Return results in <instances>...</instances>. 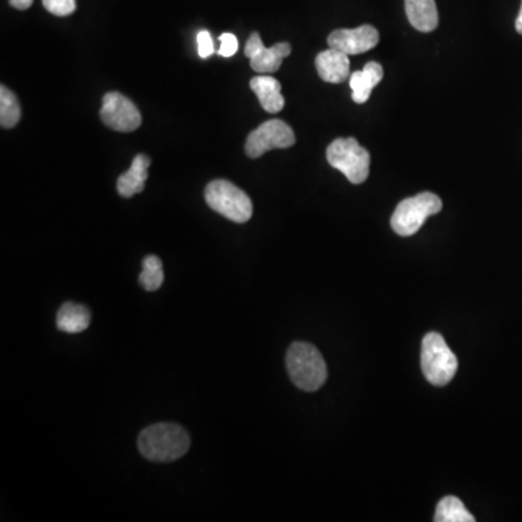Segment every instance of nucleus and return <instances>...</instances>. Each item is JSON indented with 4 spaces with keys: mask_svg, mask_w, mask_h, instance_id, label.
<instances>
[{
    "mask_svg": "<svg viewBox=\"0 0 522 522\" xmlns=\"http://www.w3.org/2000/svg\"><path fill=\"white\" fill-rule=\"evenodd\" d=\"M383 67L370 61L365 65V69L357 70L349 76V88L353 90V101L356 104H363L369 101L372 90L382 81Z\"/></svg>",
    "mask_w": 522,
    "mask_h": 522,
    "instance_id": "nucleus-12",
    "label": "nucleus"
},
{
    "mask_svg": "<svg viewBox=\"0 0 522 522\" xmlns=\"http://www.w3.org/2000/svg\"><path fill=\"white\" fill-rule=\"evenodd\" d=\"M219 41H221V47L217 51L219 56L233 57L238 51V40L234 34H222Z\"/></svg>",
    "mask_w": 522,
    "mask_h": 522,
    "instance_id": "nucleus-21",
    "label": "nucleus"
},
{
    "mask_svg": "<svg viewBox=\"0 0 522 522\" xmlns=\"http://www.w3.org/2000/svg\"><path fill=\"white\" fill-rule=\"evenodd\" d=\"M197 51H199L201 58H208L215 52L212 36L208 31H201L197 34Z\"/></svg>",
    "mask_w": 522,
    "mask_h": 522,
    "instance_id": "nucleus-22",
    "label": "nucleus"
},
{
    "mask_svg": "<svg viewBox=\"0 0 522 522\" xmlns=\"http://www.w3.org/2000/svg\"><path fill=\"white\" fill-rule=\"evenodd\" d=\"M435 522H474L473 515L466 510L460 499L446 496L440 501L435 510Z\"/></svg>",
    "mask_w": 522,
    "mask_h": 522,
    "instance_id": "nucleus-17",
    "label": "nucleus"
},
{
    "mask_svg": "<svg viewBox=\"0 0 522 522\" xmlns=\"http://www.w3.org/2000/svg\"><path fill=\"white\" fill-rule=\"evenodd\" d=\"M11 6L19 11H25V9L31 8L34 4V0H9Z\"/></svg>",
    "mask_w": 522,
    "mask_h": 522,
    "instance_id": "nucleus-23",
    "label": "nucleus"
},
{
    "mask_svg": "<svg viewBox=\"0 0 522 522\" xmlns=\"http://www.w3.org/2000/svg\"><path fill=\"white\" fill-rule=\"evenodd\" d=\"M290 51L292 47L289 42H279L270 49H265L258 33H253L245 44L244 54L249 58L251 69L265 74L278 72L286 57L290 56Z\"/></svg>",
    "mask_w": 522,
    "mask_h": 522,
    "instance_id": "nucleus-9",
    "label": "nucleus"
},
{
    "mask_svg": "<svg viewBox=\"0 0 522 522\" xmlns=\"http://www.w3.org/2000/svg\"><path fill=\"white\" fill-rule=\"evenodd\" d=\"M317 72L326 83H342L349 77V54L340 50L330 49L319 52L315 60Z\"/></svg>",
    "mask_w": 522,
    "mask_h": 522,
    "instance_id": "nucleus-11",
    "label": "nucleus"
},
{
    "mask_svg": "<svg viewBox=\"0 0 522 522\" xmlns=\"http://www.w3.org/2000/svg\"><path fill=\"white\" fill-rule=\"evenodd\" d=\"M442 209V202L437 195L422 192L417 196L408 197L395 209L390 226L401 237H411L417 234L431 215H437Z\"/></svg>",
    "mask_w": 522,
    "mask_h": 522,
    "instance_id": "nucleus-5",
    "label": "nucleus"
},
{
    "mask_svg": "<svg viewBox=\"0 0 522 522\" xmlns=\"http://www.w3.org/2000/svg\"><path fill=\"white\" fill-rule=\"evenodd\" d=\"M205 199L209 208L229 221L244 224L253 217V202L244 190L228 180H213L206 186Z\"/></svg>",
    "mask_w": 522,
    "mask_h": 522,
    "instance_id": "nucleus-4",
    "label": "nucleus"
},
{
    "mask_svg": "<svg viewBox=\"0 0 522 522\" xmlns=\"http://www.w3.org/2000/svg\"><path fill=\"white\" fill-rule=\"evenodd\" d=\"M249 88L256 93L261 108L265 109V112L278 113L285 108V97L281 95L280 83L274 77L265 74L254 77L249 81Z\"/></svg>",
    "mask_w": 522,
    "mask_h": 522,
    "instance_id": "nucleus-13",
    "label": "nucleus"
},
{
    "mask_svg": "<svg viewBox=\"0 0 522 522\" xmlns=\"http://www.w3.org/2000/svg\"><path fill=\"white\" fill-rule=\"evenodd\" d=\"M90 326V312L88 308L74 302H67L57 313V328L63 333L79 334Z\"/></svg>",
    "mask_w": 522,
    "mask_h": 522,
    "instance_id": "nucleus-16",
    "label": "nucleus"
},
{
    "mask_svg": "<svg viewBox=\"0 0 522 522\" xmlns=\"http://www.w3.org/2000/svg\"><path fill=\"white\" fill-rule=\"evenodd\" d=\"M20 119V106L17 96L6 86L0 88V125L2 128H13Z\"/></svg>",
    "mask_w": 522,
    "mask_h": 522,
    "instance_id": "nucleus-19",
    "label": "nucleus"
},
{
    "mask_svg": "<svg viewBox=\"0 0 522 522\" xmlns=\"http://www.w3.org/2000/svg\"><path fill=\"white\" fill-rule=\"evenodd\" d=\"M165 281L163 263L157 256H147L142 261V272L140 274V285L147 292L158 290Z\"/></svg>",
    "mask_w": 522,
    "mask_h": 522,
    "instance_id": "nucleus-18",
    "label": "nucleus"
},
{
    "mask_svg": "<svg viewBox=\"0 0 522 522\" xmlns=\"http://www.w3.org/2000/svg\"><path fill=\"white\" fill-rule=\"evenodd\" d=\"M44 8L56 17H69L76 12V0H42Z\"/></svg>",
    "mask_w": 522,
    "mask_h": 522,
    "instance_id": "nucleus-20",
    "label": "nucleus"
},
{
    "mask_svg": "<svg viewBox=\"0 0 522 522\" xmlns=\"http://www.w3.org/2000/svg\"><path fill=\"white\" fill-rule=\"evenodd\" d=\"M326 160L353 185H362L370 172V154L356 138H337L326 149Z\"/></svg>",
    "mask_w": 522,
    "mask_h": 522,
    "instance_id": "nucleus-6",
    "label": "nucleus"
},
{
    "mask_svg": "<svg viewBox=\"0 0 522 522\" xmlns=\"http://www.w3.org/2000/svg\"><path fill=\"white\" fill-rule=\"evenodd\" d=\"M286 367L295 386L315 392L326 383L328 370L317 347L310 342H294L286 354Z\"/></svg>",
    "mask_w": 522,
    "mask_h": 522,
    "instance_id": "nucleus-2",
    "label": "nucleus"
},
{
    "mask_svg": "<svg viewBox=\"0 0 522 522\" xmlns=\"http://www.w3.org/2000/svg\"><path fill=\"white\" fill-rule=\"evenodd\" d=\"M150 165H151V160L145 154H138L134 158L131 169L118 179V193L122 197H133L134 195L144 190L145 181L149 177Z\"/></svg>",
    "mask_w": 522,
    "mask_h": 522,
    "instance_id": "nucleus-14",
    "label": "nucleus"
},
{
    "mask_svg": "<svg viewBox=\"0 0 522 522\" xmlns=\"http://www.w3.org/2000/svg\"><path fill=\"white\" fill-rule=\"evenodd\" d=\"M421 367L426 380L434 386L449 385L457 373V357L441 334H426L422 340Z\"/></svg>",
    "mask_w": 522,
    "mask_h": 522,
    "instance_id": "nucleus-3",
    "label": "nucleus"
},
{
    "mask_svg": "<svg viewBox=\"0 0 522 522\" xmlns=\"http://www.w3.org/2000/svg\"><path fill=\"white\" fill-rule=\"evenodd\" d=\"M515 29H517V33L521 34L522 35V4H521V11H519L518 18L515 20Z\"/></svg>",
    "mask_w": 522,
    "mask_h": 522,
    "instance_id": "nucleus-24",
    "label": "nucleus"
},
{
    "mask_svg": "<svg viewBox=\"0 0 522 522\" xmlns=\"http://www.w3.org/2000/svg\"><path fill=\"white\" fill-rule=\"evenodd\" d=\"M406 17L410 24L421 33H431L438 27L435 0H405Z\"/></svg>",
    "mask_w": 522,
    "mask_h": 522,
    "instance_id": "nucleus-15",
    "label": "nucleus"
},
{
    "mask_svg": "<svg viewBox=\"0 0 522 522\" xmlns=\"http://www.w3.org/2000/svg\"><path fill=\"white\" fill-rule=\"evenodd\" d=\"M296 142L294 129L280 119H270L249 134L245 142V154L258 158L270 150L289 149Z\"/></svg>",
    "mask_w": 522,
    "mask_h": 522,
    "instance_id": "nucleus-7",
    "label": "nucleus"
},
{
    "mask_svg": "<svg viewBox=\"0 0 522 522\" xmlns=\"http://www.w3.org/2000/svg\"><path fill=\"white\" fill-rule=\"evenodd\" d=\"M190 447V437L183 426L160 422L145 428L138 437L140 453L150 462L169 463L183 457Z\"/></svg>",
    "mask_w": 522,
    "mask_h": 522,
    "instance_id": "nucleus-1",
    "label": "nucleus"
},
{
    "mask_svg": "<svg viewBox=\"0 0 522 522\" xmlns=\"http://www.w3.org/2000/svg\"><path fill=\"white\" fill-rule=\"evenodd\" d=\"M378 29L372 25H362L356 29H337L328 36L330 49L340 50L349 56L370 51L379 44Z\"/></svg>",
    "mask_w": 522,
    "mask_h": 522,
    "instance_id": "nucleus-10",
    "label": "nucleus"
},
{
    "mask_svg": "<svg viewBox=\"0 0 522 522\" xmlns=\"http://www.w3.org/2000/svg\"><path fill=\"white\" fill-rule=\"evenodd\" d=\"M101 118L104 124L118 133H131L140 128L142 118L137 106L121 93H106L102 101Z\"/></svg>",
    "mask_w": 522,
    "mask_h": 522,
    "instance_id": "nucleus-8",
    "label": "nucleus"
}]
</instances>
